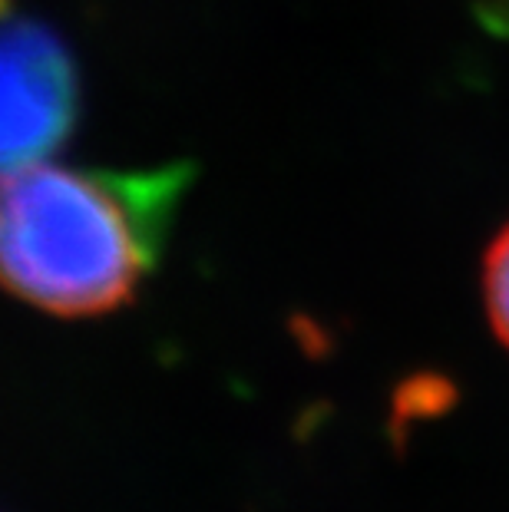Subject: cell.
<instances>
[{
    "instance_id": "6da1fadb",
    "label": "cell",
    "mask_w": 509,
    "mask_h": 512,
    "mask_svg": "<svg viewBox=\"0 0 509 512\" xmlns=\"http://www.w3.org/2000/svg\"><path fill=\"white\" fill-rule=\"evenodd\" d=\"M192 169H67L0 176V288L53 318L126 308L153 275Z\"/></svg>"
},
{
    "instance_id": "7a4b0ae2",
    "label": "cell",
    "mask_w": 509,
    "mask_h": 512,
    "mask_svg": "<svg viewBox=\"0 0 509 512\" xmlns=\"http://www.w3.org/2000/svg\"><path fill=\"white\" fill-rule=\"evenodd\" d=\"M80 119V73L47 24L0 10V176L47 162Z\"/></svg>"
},
{
    "instance_id": "3957f363",
    "label": "cell",
    "mask_w": 509,
    "mask_h": 512,
    "mask_svg": "<svg viewBox=\"0 0 509 512\" xmlns=\"http://www.w3.org/2000/svg\"><path fill=\"white\" fill-rule=\"evenodd\" d=\"M483 304L493 334L509 351V222L500 228L483 258Z\"/></svg>"
}]
</instances>
